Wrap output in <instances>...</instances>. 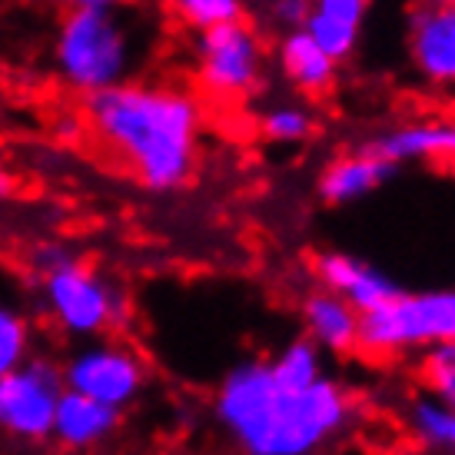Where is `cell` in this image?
Wrapping results in <instances>:
<instances>
[{"instance_id":"cell-1","label":"cell","mask_w":455,"mask_h":455,"mask_svg":"<svg viewBox=\"0 0 455 455\" xmlns=\"http://www.w3.org/2000/svg\"><path fill=\"white\" fill-rule=\"evenodd\" d=\"M213 422L240 455H319L355 422L353 395L336 379L286 386L269 359H243L213 392Z\"/></svg>"},{"instance_id":"cell-2","label":"cell","mask_w":455,"mask_h":455,"mask_svg":"<svg viewBox=\"0 0 455 455\" xmlns=\"http://www.w3.org/2000/svg\"><path fill=\"white\" fill-rule=\"evenodd\" d=\"M87 120L143 190L173 193L190 183L203 110L187 90L124 80L87 93Z\"/></svg>"},{"instance_id":"cell-3","label":"cell","mask_w":455,"mask_h":455,"mask_svg":"<svg viewBox=\"0 0 455 455\" xmlns=\"http://www.w3.org/2000/svg\"><path fill=\"white\" fill-rule=\"evenodd\" d=\"M30 279L40 316L64 339H97L124 336L133 323L127 290L90 266L67 243H40L30 253Z\"/></svg>"},{"instance_id":"cell-4","label":"cell","mask_w":455,"mask_h":455,"mask_svg":"<svg viewBox=\"0 0 455 455\" xmlns=\"http://www.w3.org/2000/svg\"><path fill=\"white\" fill-rule=\"evenodd\" d=\"M53 67L67 87L97 93L124 84L133 67V40L116 11H67L53 37Z\"/></svg>"},{"instance_id":"cell-5","label":"cell","mask_w":455,"mask_h":455,"mask_svg":"<svg viewBox=\"0 0 455 455\" xmlns=\"http://www.w3.org/2000/svg\"><path fill=\"white\" fill-rule=\"evenodd\" d=\"M455 342V290H403L389 303L359 313V349L363 355L426 353Z\"/></svg>"},{"instance_id":"cell-6","label":"cell","mask_w":455,"mask_h":455,"mask_svg":"<svg viewBox=\"0 0 455 455\" xmlns=\"http://www.w3.org/2000/svg\"><path fill=\"white\" fill-rule=\"evenodd\" d=\"M60 376L70 392L127 412L147 392L150 366L133 342L114 332V336L74 342L60 359Z\"/></svg>"},{"instance_id":"cell-7","label":"cell","mask_w":455,"mask_h":455,"mask_svg":"<svg viewBox=\"0 0 455 455\" xmlns=\"http://www.w3.org/2000/svg\"><path fill=\"white\" fill-rule=\"evenodd\" d=\"M196 80L213 97H246L256 93L266 76V44L246 17L196 30L193 37Z\"/></svg>"},{"instance_id":"cell-8","label":"cell","mask_w":455,"mask_h":455,"mask_svg":"<svg viewBox=\"0 0 455 455\" xmlns=\"http://www.w3.org/2000/svg\"><path fill=\"white\" fill-rule=\"evenodd\" d=\"M64 392L60 359L37 349L27 363L0 376V435L20 445L51 443L53 412Z\"/></svg>"},{"instance_id":"cell-9","label":"cell","mask_w":455,"mask_h":455,"mask_svg":"<svg viewBox=\"0 0 455 455\" xmlns=\"http://www.w3.org/2000/svg\"><path fill=\"white\" fill-rule=\"evenodd\" d=\"M405 51L432 87H455V7L419 0L405 20Z\"/></svg>"},{"instance_id":"cell-10","label":"cell","mask_w":455,"mask_h":455,"mask_svg":"<svg viewBox=\"0 0 455 455\" xmlns=\"http://www.w3.org/2000/svg\"><path fill=\"white\" fill-rule=\"evenodd\" d=\"M313 279H316V286L342 296L359 313L389 303L392 296L403 292V286L389 273H382V269H376L372 263H366V259H359L353 253H342V250L316 253V259H313Z\"/></svg>"},{"instance_id":"cell-11","label":"cell","mask_w":455,"mask_h":455,"mask_svg":"<svg viewBox=\"0 0 455 455\" xmlns=\"http://www.w3.org/2000/svg\"><path fill=\"white\" fill-rule=\"evenodd\" d=\"M120 422H124L120 409L67 389L60 395V403H57V412H53L51 443L60 452H70V455L97 452L100 445H107L114 439Z\"/></svg>"},{"instance_id":"cell-12","label":"cell","mask_w":455,"mask_h":455,"mask_svg":"<svg viewBox=\"0 0 455 455\" xmlns=\"http://www.w3.org/2000/svg\"><path fill=\"white\" fill-rule=\"evenodd\" d=\"M363 150L376 153L395 166L416 160H443L455 166V120H409L382 130L363 143Z\"/></svg>"},{"instance_id":"cell-13","label":"cell","mask_w":455,"mask_h":455,"mask_svg":"<svg viewBox=\"0 0 455 455\" xmlns=\"http://www.w3.org/2000/svg\"><path fill=\"white\" fill-rule=\"evenodd\" d=\"M399 166L392 160H382L369 150H353L336 156L332 164H326V170L316 180V193L326 206H349L372 196L376 190H382L389 180H395Z\"/></svg>"},{"instance_id":"cell-14","label":"cell","mask_w":455,"mask_h":455,"mask_svg":"<svg viewBox=\"0 0 455 455\" xmlns=\"http://www.w3.org/2000/svg\"><path fill=\"white\" fill-rule=\"evenodd\" d=\"M276 67L283 80L303 97H323L336 87L339 64L329 57L316 40L309 37L306 27L283 30L276 40Z\"/></svg>"},{"instance_id":"cell-15","label":"cell","mask_w":455,"mask_h":455,"mask_svg":"<svg viewBox=\"0 0 455 455\" xmlns=\"http://www.w3.org/2000/svg\"><path fill=\"white\" fill-rule=\"evenodd\" d=\"M299 316L306 329L303 336H309L323 353L353 355L359 349V309H353L332 290L316 286L313 292H306Z\"/></svg>"},{"instance_id":"cell-16","label":"cell","mask_w":455,"mask_h":455,"mask_svg":"<svg viewBox=\"0 0 455 455\" xmlns=\"http://www.w3.org/2000/svg\"><path fill=\"white\" fill-rule=\"evenodd\" d=\"M369 7L372 0H313L303 27L336 64H346L359 51Z\"/></svg>"},{"instance_id":"cell-17","label":"cell","mask_w":455,"mask_h":455,"mask_svg":"<svg viewBox=\"0 0 455 455\" xmlns=\"http://www.w3.org/2000/svg\"><path fill=\"white\" fill-rule=\"evenodd\" d=\"M405 426L416 443L432 455H455V409L429 389L405 403Z\"/></svg>"},{"instance_id":"cell-18","label":"cell","mask_w":455,"mask_h":455,"mask_svg":"<svg viewBox=\"0 0 455 455\" xmlns=\"http://www.w3.org/2000/svg\"><path fill=\"white\" fill-rule=\"evenodd\" d=\"M37 353V332L34 319L27 316L20 306L0 299V376L27 363Z\"/></svg>"},{"instance_id":"cell-19","label":"cell","mask_w":455,"mask_h":455,"mask_svg":"<svg viewBox=\"0 0 455 455\" xmlns=\"http://www.w3.org/2000/svg\"><path fill=\"white\" fill-rule=\"evenodd\" d=\"M269 369L279 382L286 386H309L316 382L323 372V349L309 336H299V339H290L283 349H279L273 359H269Z\"/></svg>"},{"instance_id":"cell-20","label":"cell","mask_w":455,"mask_h":455,"mask_svg":"<svg viewBox=\"0 0 455 455\" xmlns=\"http://www.w3.org/2000/svg\"><path fill=\"white\" fill-rule=\"evenodd\" d=\"M313 130H316V116L309 114L303 103H276L259 116V133L279 147L303 143L313 137Z\"/></svg>"},{"instance_id":"cell-21","label":"cell","mask_w":455,"mask_h":455,"mask_svg":"<svg viewBox=\"0 0 455 455\" xmlns=\"http://www.w3.org/2000/svg\"><path fill=\"white\" fill-rule=\"evenodd\" d=\"M170 11L193 30H206L216 24H229L246 17V4L243 0H166Z\"/></svg>"},{"instance_id":"cell-22","label":"cell","mask_w":455,"mask_h":455,"mask_svg":"<svg viewBox=\"0 0 455 455\" xmlns=\"http://www.w3.org/2000/svg\"><path fill=\"white\" fill-rule=\"evenodd\" d=\"M419 379L432 395H439L445 405L455 409V342H445V346H435V349L422 353Z\"/></svg>"},{"instance_id":"cell-23","label":"cell","mask_w":455,"mask_h":455,"mask_svg":"<svg viewBox=\"0 0 455 455\" xmlns=\"http://www.w3.org/2000/svg\"><path fill=\"white\" fill-rule=\"evenodd\" d=\"M313 0H269V20L279 30H296L306 24Z\"/></svg>"},{"instance_id":"cell-24","label":"cell","mask_w":455,"mask_h":455,"mask_svg":"<svg viewBox=\"0 0 455 455\" xmlns=\"http://www.w3.org/2000/svg\"><path fill=\"white\" fill-rule=\"evenodd\" d=\"M53 133L60 140H76L80 133H84V120H80V114H64L57 124H53Z\"/></svg>"},{"instance_id":"cell-25","label":"cell","mask_w":455,"mask_h":455,"mask_svg":"<svg viewBox=\"0 0 455 455\" xmlns=\"http://www.w3.org/2000/svg\"><path fill=\"white\" fill-rule=\"evenodd\" d=\"M67 11H80V7H100V11H116L120 0H60Z\"/></svg>"},{"instance_id":"cell-26","label":"cell","mask_w":455,"mask_h":455,"mask_svg":"<svg viewBox=\"0 0 455 455\" xmlns=\"http://www.w3.org/2000/svg\"><path fill=\"white\" fill-rule=\"evenodd\" d=\"M11 193H13V177L0 170V200H4V196H11Z\"/></svg>"},{"instance_id":"cell-27","label":"cell","mask_w":455,"mask_h":455,"mask_svg":"<svg viewBox=\"0 0 455 455\" xmlns=\"http://www.w3.org/2000/svg\"><path fill=\"white\" fill-rule=\"evenodd\" d=\"M426 4H435V7H455V0H426Z\"/></svg>"}]
</instances>
